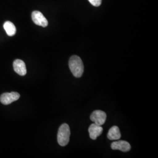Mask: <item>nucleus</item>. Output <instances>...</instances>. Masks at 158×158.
Wrapping results in <instances>:
<instances>
[{"mask_svg": "<svg viewBox=\"0 0 158 158\" xmlns=\"http://www.w3.org/2000/svg\"><path fill=\"white\" fill-rule=\"evenodd\" d=\"M20 94L17 92L6 93L0 96V102L4 105H8L18 100Z\"/></svg>", "mask_w": 158, "mask_h": 158, "instance_id": "4", "label": "nucleus"}, {"mask_svg": "<svg viewBox=\"0 0 158 158\" xmlns=\"http://www.w3.org/2000/svg\"><path fill=\"white\" fill-rule=\"evenodd\" d=\"M121 136V132L117 126H114L108 131L107 138L110 140H118Z\"/></svg>", "mask_w": 158, "mask_h": 158, "instance_id": "9", "label": "nucleus"}, {"mask_svg": "<svg viewBox=\"0 0 158 158\" xmlns=\"http://www.w3.org/2000/svg\"><path fill=\"white\" fill-rule=\"evenodd\" d=\"M103 131V128L102 126L98 125L96 124H92L90 125L89 128V135L91 139L95 140L98 136L100 135Z\"/></svg>", "mask_w": 158, "mask_h": 158, "instance_id": "8", "label": "nucleus"}, {"mask_svg": "<svg viewBox=\"0 0 158 158\" xmlns=\"http://www.w3.org/2000/svg\"><path fill=\"white\" fill-rule=\"evenodd\" d=\"M107 118V115L102 110H95L91 114L90 119L94 124L102 126L104 124Z\"/></svg>", "mask_w": 158, "mask_h": 158, "instance_id": "3", "label": "nucleus"}, {"mask_svg": "<svg viewBox=\"0 0 158 158\" xmlns=\"http://www.w3.org/2000/svg\"><path fill=\"white\" fill-rule=\"evenodd\" d=\"M4 28L6 32L7 35L10 36H12L15 35L16 33V28L14 23L10 21H6L4 24Z\"/></svg>", "mask_w": 158, "mask_h": 158, "instance_id": "10", "label": "nucleus"}, {"mask_svg": "<svg viewBox=\"0 0 158 158\" xmlns=\"http://www.w3.org/2000/svg\"><path fill=\"white\" fill-rule=\"evenodd\" d=\"M13 67L15 72L20 76H25L27 74L25 63L20 59H17L13 63Z\"/></svg>", "mask_w": 158, "mask_h": 158, "instance_id": "7", "label": "nucleus"}, {"mask_svg": "<svg viewBox=\"0 0 158 158\" xmlns=\"http://www.w3.org/2000/svg\"><path fill=\"white\" fill-rule=\"evenodd\" d=\"M32 21L36 25L42 27H46L48 25V21L45 16L38 11H35L32 13Z\"/></svg>", "mask_w": 158, "mask_h": 158, "instance_id": "5", "label": "nucleus"}, {"mask_svg": "<svg viewBox=\"0 0 158 158\" xmlns=\"http://www.w3.org/2000/svg\"><path fill=\"white\" fill-rule=\"evenodd\" d=\"M91 5L95 6H98L102 4V0H89Z\"/></svg>", "mask_w": 158, "mask_h": 158, "instance_id": "11", "label": "nucleus"}, {"mask_svg": "<svg viewBox=\"0 0 158 158\" xmlns=\"http://www.w3.org/2000/svg\"><path fill=\"white\" fill-rule=\"evenodd\" d=\"M70 130L69 125L63 124L59 128L57 132V142L59 144L64 147L67 145L70 140Z\"/></svg>", "mask_w": 158, "mask_h": 158, "instance_id": "2", "label": "nucleus"}, {"mask_svg": "<svg viewBox=\"0 0 158 158\" xmlns=\"http://www.w3.org/2000/svg\"><path fill=\"white\" fill-rule=\"evenodd\" d=\"M69 66L74 77H81L84 72V64L80 57L76 55L71 57L69 61Z\"/></svg>", "mask_w": 158, "mask_h": 158, "instance_id": "1", "label": "nucleus"}, {"mask_svg": "<svg viewBox=\"0 0 158 158\" xmlns=\"http://www.w3.org/2000/svg\"><path fill=\"white\" fill-rule=\"evenodd\" d=\"M111 147L113 150H119L124 152L130 151L131 148L130 143L125 141L114 142L111 143Z\"/></svg>", "mask_w": 158, "mask_h": 158, "instance_id": "6", "label": "nucleus"}]
</instances>
